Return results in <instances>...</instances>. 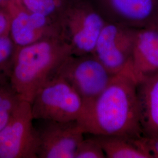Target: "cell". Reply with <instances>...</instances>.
I'll return each instance as SVG.
<instances>
[{
    "instance_id": "1",
    "label": "cell",
    "mask_w": 158,
    "mask_h": 158,
    "mask_svg": "<svg viewBox=\"0 0 158 158\" xmlns=\"http://www.w3.org/2000/svg\"><path fill=\"white\" fill-rule=\"evenodd\" d=\"M137 85L131 77L115 75L77 121L85 134L132 139L143 136Z\"/></svg>"
},
{
    "instance_id": "2",
    "label": "cell",
    "mask_w": 158,
    "mask_h": 158,
    "mask_svg": "<svg viewBox=\"0 0 158 158\" xmlns=\"http://www.w3.org/2000/svg\"><path fill=\"white\" fill-rule=\"evenodd\" d=\"M72 55L70 46L52 39L17 47L10 78L23 101L32 102L36 92Z\"/></svg>"
},
{
    "instance_id": "3",
    "label": "cell",
    "mask_w": 158,
    "mask_h": 158,
    "mask_svg": "<svg viewBox=\"0 0 158 158\" xmlns=\"http://www.w3.org/2000/svg\"><path fill=\"white\" fill-rule=\"evenodd\" d=\"M34 119L60 122L78 121L84 102L73 87L54 74L36 92L31 103Z\"/></svg>"
},
{
    "instance_id": "4",
    "label": "cell",
    "mask_w": 158,
    "mask_h": 158,
    "mask_svg": "<svg viewBox=\"0 0 158 158\" xmlns=\"http://www.w3.org/2000/svg\"><path fill=\"white\" fill-rule=\"evenodd\" d=\"M55 74L65 79L77 91L84 102V110L90 106L115 76L93 53L69 56Z\"/></svg>"
},
{
    "instance_id": "5",
    "label": "cell",
    "mask_w": 158,
    "mask_h": 158,
    "mask_svg": "<svg viewBox=\"0 0 158 158\" xmlns=\"http://www.w3.org/2000/svg\"><path fill=\"white\" fill-rule=\"evenodd\" d=\"M31 103L22 101L0 130V158H38V136Z\"/></svg>"
},
{
    "instance_id": "6",
    "label": "cell",
    "mask_w": 158,
    "mask_h": 158,
    "mask_svg": "<svg viewBox=\"0 0 158 158\" xmlns=\"http://www.w3.org/2000/svg\"><path fill=\"white\" fill-rule=\"evenodd\" d=\"M136 31V29L106 22L93 54L113 74L133 78L131 64Z\"/></svg>"
},
{
    "instance_id": "7",
    "label": "cell",
    "mask_w": 158,
    "mask_h": 158,
    "mask_svg": "<svg viewBox=\"0 0 158 158\" xmlns=\"http://www.w3.org/2000/svg\"><path fill=\"white\" fill-rule=\"evenodd\" d=\"M38 158H74L85 132L77 121L39 120Z\"/></svg>"
},
{
    "instance_id": "8",
    "label": "cell",
    "mask_w": 158,
    "mask_h": 158,
    "mask_svg": "<svg viewBox=\"0 0 158 158\" xmlns=\"http://www.w3.org/2000/svg\"><path fill=\"white\" fill-rule=\"evenodd\" d=\"M107 23L131 28H152L158 14V0H101Z\"/></svg>"
},
{
    "instance_id": "9",
    "label": "cell",
    "mask_w": 158,
    "mask_h": 158,
    "mask_svg": "<svg viewBox=\"0 0 158 158\" xmlns=\"http://www.w3.org/2000/svg\"><path fill=\"white\" fill-rule=\"evenodd\" d=\"M131 70L137 83L158 73V32L155 29L152 28L137 29Z\"/></svg>"
},
{
    "instance_id": "10",
    "label": "cell",
    "mask_w": 158,
    "mask_h": 158,
    "mask_svg": "<svg viewBox=\"0 0 158 158\" xmlns=\"http://www.w3.org/2000/svg\"><path fill=\"white\" fill-rule=\"evenodd\" d=\"M106 21L98 12L87 10L71 27V51L76 56L93 53Z\"/></svg>"
},
{
    "instance_id": "11",
    "label": "cell",
    "mask_w": 158,
    "mask_h": 158,
    "mask_svg": "<svg viewBox=\"0 0 158 158\" xmlns=\"http://www.w3.org/2000/svg\"><path fill=\"white\" fill-rule=\"evenodd\" d=\"M143 136H158V73L138 83Z\"/></svg>"
},
{
    "instance_id": "12",
    "label": "cell",
    "mask_w": 158,
    "mask_h": 158,
    "mask_svg": "<svg viewBox=\"0 0 158 158\" xmlns=\"http://www.w3.org/2000/svg\"><path fill=\"white\" fill-rule=\"evenodd\" d=\"M94 136L100 143L106 158H153L143 146L141 138L132 139L120 136Z\"/></svg>"
},
{
    "instance_id": "13",
    "label": "cell",
    "mask_w": 158,
    "mask_h": 158,
    "mask_svg": "<svg viewBox=\"0 0 158 158\" xmlns=\"http://www.w3.org/2000/svg\"><path fill=\"white\" fill-rule=\"evenodd\" d=\"M10 18L9 35L17 47L40 40L30 18V14L19 12Z\"/></svg>"
},
{
    "instance_id": "14",
    "label": "cell",
    "mask_w": 158,
    "mask_h": 158,
    "mask_svg": "<svg viewBox=\"0 0 158 158\" xmlns=\"http://www.w3.org/2000/svg\"><path fill=\"white\" fill-rule=\"evenodd\" d=\"M22 101L12 85L10 74L0 73V130Z\"/></svg>"
},
{
    "instance_id": "15",
    "label": "cell",
    "mask_w": 158,
    "mask_h": 158,
    "mask_svg": "<svg viewBox=\"0 0 158 158\" xmlns=\"http://www.w3.org/2000/svg\"><path fill=\"white\" fill-rule=\"evenodd\" d=\"M17 47L9 35L0 36V73L10 74Z\"/></svg>"
},
{
    "instance_id": "16",
    "label": "cell",
    "mask_w": 158,
    "mask_h": 158,
    "mask_svg": "<svg viewBox=\"0 0 158 158\" xmlns=\"http://www.w3.org/2000/svg\"><path fill=\"white\" fill-rule=\"evenodd\" d=\"M106 158L105 153L96 137L90 135L80 142L75 153L74 158Z\"/></svg>"
},
{
    "instance_id": "17",
    "label": "cell",
    "mask_w": 158,
    "mask_h": 158,
    "mask_svg": "<svg viewBox=\"0 0 158 158\" xmlns=\"http://www.w3.org/2000/svg\"><path fill=\"white\" fill-rule=\"evenodd\" d=\"M23 2L31 12L40 14L46 17L55 9L54 0H23Z\"/></svg>"
},
{
    "instance_id": "18",
    "label": "cell",
    "mask_w": 158,
    "mask_h": 158,
    "mask_svg": "<svg viewBox=\"0 0 158 158\" xmlns=\"http://www.w3.org/2000/svg\"><path fill=\"white\" fill-rule=\"evenodd\" d=\"M140 139L153 158H158V136H143Z\"/></svg>"
},
{
    "instance_id": "19",
    "label": "cell",
    "mask_w": 158,
    "mask_h": 158,
    "mask_svg": "<svg viewBox=\"0 0 158 158\" xmlns=\"http://www.w3.org/2000/svg\"><path fill=\"white\" fill-rule=\"evenodd\" d=\"M10 18L4 12L0 11V36L9 35Z\"/></svg>"
},
{
    "instance_id": "20",
    "label": "cell",
    "mask_w": 158,
    "mask_h": 158,
    "mask_svg": "<svg viewBox=\"0 0 158 158\" xmlns=\"http://www.w3.org/2000/svg\"><path fill=\"white\" fill-rule=\"evenodd\" d=\"M152 28L155 29L156 31H158V15H157L156 18V19H155V23H154V24H153V27Z\"/></svg>"
},
{
    "instance_id": "21",
    "label": "cell",
    "mask_w": 158,
    "mask_h": 158,
    "mask_svg": "<svg viewBox=\"0 0 158 158\" xmlns=\"http://www.w3.org/2000/svg\"><path fill=\"white\" fill-rule=\"evenodd\" d=\"M2 1V0H0V3H1Z\"/></svg>"
}]
</instances>
